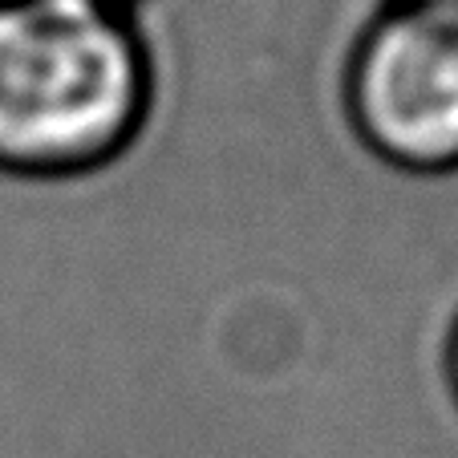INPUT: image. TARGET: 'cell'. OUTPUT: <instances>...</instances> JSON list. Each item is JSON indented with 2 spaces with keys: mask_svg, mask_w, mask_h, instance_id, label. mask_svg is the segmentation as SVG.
<instances>
[{
  "mask_svg": "<svg viewBox=\"0 0 458 458\" xmlns=\"http://www.w3.org/2000/svg\"><path fill=\"white\" fill-rule=\"evenodd\" d=\"M147 98L122 9L0 0V166L65 171L122 147Z\"/></svg>",
  "mask_w": 458,
  "mask_h": 458,
  "instance_id": "1",
  "label": "cell"
},
{
  "mask_svg": "<svg viewBox=\"0 0 458 458\" xmlns=\"http://www.w3.org/2000/svg\"><path fill=\"white\" fill-rule=\"evenodd\" d=\"M353 118L406 166L458 163V9L394 0L353 57Z\"/></svg>",
  "mask_w": 458,
  "mask_h": 458,
  "instance_id": "2",
  "label": "cell"
},
{
  "mask_svg": "<svg viewBox=\"0 0 458 458\" xmlns=\"http://www.w3.org/2000/svg\"><path fill=\"white\" fill-rule=\"evenodd\" d=\"M86 4H102V9H126L130 0H86Z\"/></svg>",
  "mask_w": 458,
  "mask_h": 458,
  "instance_id": "3",
  "label": "cell"
},
{
  "mask_svg": "<svg viewBox=\"0 0 458 458\" xmlns=\"http://www.w3.org/2000/svg\"><path fill=\"white\" fill-rule=\"evenodd\" d=\"M454 377H458V337H454Z\"/></svg>",
  "mask_w": 458,
  "mask_h": 458,
  "instance_id": "4",
  "label": "cell"
}]
</instances>
